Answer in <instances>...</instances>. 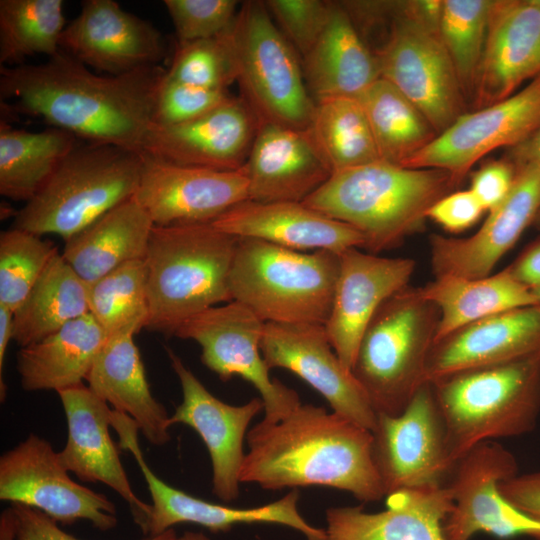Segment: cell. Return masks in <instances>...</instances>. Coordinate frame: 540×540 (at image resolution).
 Segmentation results:
<instances>
[{"label": "cell", "mask_w": 540, "mask_h": 540, "mask_svg": "<svg viewBox=\"0 0 540 540\" xmlns=\"http://www.w3.org/2000/svg\"><path fill=\"white\" fill-rule=\"evenodd\" d=\"M235 0H164L179 43L218 36L234 23Z\"/></svg>", "instance_id": "ee69618b"}, {"label": "cell", "mask_w": 540, "mask_h": 540, "mask_svg": "<svg viewBox=\"0 0 540 540\" xmlns=\"http://www.w3.org/2000/svg\"><path fill=\"white\" fill-rule=\"evenodd\" d=\"M534 356H540V304L488 316L436 340L426 381Z\"/></svg>", "instance_id": "484cf974"}, {"label": "cell", "mask_w": 540, "mask_h": 540, "mask_svg": "<svg viewBox=\"0 0 540 540\" xmlns=\"http://www.w3.org/2000/svg\"><path fill=\"white\" fill-rule=\"evenodd\" d=\"M440 312L420 287L406 286L378 308L357 349L352 374L376 414H400L426 381Z\"/></svg>", "instance_id": "52a82bcc"}, {"label": "cell", "mask_w": 540, "mask_h": 540, "mask_svg": "<svg viewBox=\"0 0 540 540\" xmlns=\"http://www.w3.org/2000/svg\"><path fill=\"white\" fill-rule=\"evenodd\" d=\"M410 258H389L349 248L340 269L331 312L324 327L343 365L352 370L360 339L385 300L408 286L415 270Z\"/></svg>", "instance_id": "603a6c76"}, {"label": "cell", "mask_w": 540, "mask_h": 540, "mask_svg": "<svg viewBox=\"0 0 540 540\" xmlns=\"http://www.w3.org/2000/svg\"><path fill=\"white\" fill-rule=\"evenodd\" d=\"M60 48L108 75L159 65L166 54L157 28L113 0L82 1L79 14L64 29Z\"/></svg>", "instance_id": "44dd1931"}, {"label": "cell", "mask_w": 540, "mask_h": 540, "mask_svg": "<svg viewBox=\"0 0 540 540\" xmlns=\"http://www.w3.org/2000/svg\"><path fill=\"white\" fill-rule=\"evenodd\" d=\"M108 338L88 313L39 342L21 347L17 371L22 388L58 392L83 383Z\"/></svg>", "instance_id": "d6a6232c"}, {"label": "cell", "mask_w": 540, "mask_h": 540, "mask_svg": "<svg viewBox=\"0 0 540 540\" xmlns=\"http://www.w3.org/2000/svg\"><path fill=\"white\" fill-rule=\"evenodd\" d=\"M385 43L374 52L380 78L396 87L437 134L461 116L465 97L439 36L399 8Z\"/></svg>", "instance_id": "7c38bea8"}, {"label": "cell", "mask_w": 540, "mask_h": 540, "mask_svg": "<svg viewBox=\"0 0 540 540\" xmlns=\"http://www.w3.org/2000/svg\"><path fill=\"white\" fill-rule=\"evenodd\" d=\"M241 483L267 490L324 486L369 503L385 497L372 457V433L338 413L300 404L246 436Z\"/></svg>", "instance_id": "7a4b0ae2"}, {"label": "cell", "mask_w": 540, "mask_h": 540, "mask_svg": "<svg viewBox=\"0 0 540 540\" xmlns=\"http://www.w3.org/2000/svg\"><path fill=\"white\" fill-rule=\"evenodd\" d=\"M540 128V76L508 98L463 113L403 167L448 172L459 183L483 156L513 148Z\"/></svg>", "instance_id": "9a60e30c"}, {"label": "cell", "mask_w": 540, "mask_h": 540, "mask_svg": "<svg viewBox=\"0 0 540 540\" xmlns=\"http://www.w3.org/2000/svg\"><path fill=\"white\" fill-rule=\"evenodd\" d=\"M79 139L50 127L38 132L0 125V193L28 202L48 182Z\"/></svg>", "instance_id": "e575fe53"}, {"label": "cell", "mask_w": 540, "mask_h": 540, "mask_svg": "<svg viewBox=\"0 0 540 540\" xmlns=\"http://www.w3.org/2000/svg\"><path fill=\"white\" fill-rule=\"evenodd\" d=\"M259 126L245 101L231 97L192 121L154 124L143 155L175 165L235 171L246 164Z\"/></svg>", "instance_id": "7402d4cb"}, {"label": "cell", "mask_w": 540, "mask_h": 540, "mask_svg": "<svg viewBox=\"0 0 540 540\" xmlns=\"http://www.w3.org/2000/svg\"><path fill=\"white\" fill-rule=\"evenodd\" d=\"M518 474L515 456L497 441H485L458 460L449 486L453 509L444 523L448 540H470L484 532L498 538L540 540V520L510 504L499 483Z\"/></svg>", "instance_id": "5bb4252c"}, {"label": "cell", "mask_w": 540, "mask_h": 540, "mask_svg": "<svg viewBox=\"0 0 540 540\" xmlns=\"http://www.w3.org/2000/svg\"><path fill=\"white\" fill-rule=\"evenodd\" d=\"M263 322L248 307L230 301L184 322L174 336L201 347V361L223 381L239 376L252 384L264 404V423H275L301 404L295 390L270 377L260 349Z\"/></svg>", "instance_id": "8fae6325"}, {"label": "cell", "mask_w": 540, "mask_h": 540, "mask_svg": "<svg viewBox=\"0 0 540 540\" xmlns=\"http://www.w3.org/2000/svg\"><path fill=\"white\" fill-rule=\"evenodd\" d=\"M453 459L485 441L531 432L540 416V356L454 373L434 382Z\"/></svg>", "instance_id": "5b68a950"}, {"label": "cell", "mask_w": 540, "mask_h": 540, "mask_svg": "<svg viewBox=\"0 0 540 540\" xmlns=\"http://www.w3.org/2000/svg\"><path fill=\"white\" fill-rule=\"evenodd\" d=\"M56 246L42 236L11 227L0 234V305L14 311L28 296Z\"/></svg>", "instance_id": "b9f144b4"}, {"label": "cell", "mask_w": 540, "mask_h": 540, "mask_svg": "<svg viewBox=\"0 0 540 540\" xmlns=\"http://www.w3.org/2000/svg\"><path fill=\"white\" fill-rule=\"evenodd\" d=\"M458 182L439 169L375 161L331 174L303 203L360 232L376 254L422 227L427 211Z\"/></svg>", "instance_id": "3957f363"}, {"label": "cell", "mask_w": 540, "mask_h": 540, "mask_svg": "<svg viewBox=\"0 0 540 540\" xmlns=\"http://www.w3.org/2000/svg\"><path fill=\"white\" fill-rule=\"evenodd\" d=\"M238 239L211 223L154 225L145 265V328L175 335L193 316L232 301L229 274Z\"/></svg>", "instance_id": "277c9868"}, {"label": "cell", "mask_w": 540, "mask_h": 540, "mask_svg": "<svg viewBox=\"0 0 540 540\" xmlns=\"http://www.w3.org/2000/svg\"><path fill=\"white\" fill-rule=\"evenodd\" d=\"M153 227L131 197L66 239L61 254L90 285L124 263L145 259Z\"/></svg>", "instance_id": "1f68e13d"}, {"label": "cell", "mask_w": 540, "mask_h": 540, "mask_svg": "<svg viewBox=\"0 0 540 540\" xmlns=\"http://www.w3.org/2000/svg\"><path fill=\"white\" fill-rule=\"evenodd\" d=\"M371 433L372 457L385 497L450 481L457 462L430 382L417 390L400 414H377Z\"/></svg>", "instance_id": "30bf717a"}, {"label": "cell", "mask_w": 540, "mask_h": 540, "mask_svg": "<svg viewBox=\"0 0 540 540\" xmlns=\"http://www.w3.org/2000/svg\"><path fill=\"white\" fill-rule=\"evenodd\" d=\"M515 179L506 199L470 237L430 236L431 267L435 278H482L533 224L540 210V168L513 165Z\"/></svg>", "instance_id": "d6986e66"}, {"label": "cell", "mask_w": 540, "mask_h": 540, "mask_svg": "<svg viewBox=\"0 0 540 540\" xmlns=\"http://www.w3.org/2000/svg\"><path fill=\"white\" fill-rule=\"evenodd\" d=\"M420 289L440 312L435 341L488 316L538 304L507 268L482 278L439 277Z\"/></svg>", "instance_id": "836d02e7"}, {"label": "cell", "mask_w": 540, "mask_h": 540, "mask_svg": "<svg viewBox=\"0 0 540 540\" xmlns=\"http://www.w3.org/2000/svg\"><path fill=\"white\" fill-rule=\"evenodd\" d=\"M511 275L530 290L540 286V238L531 243L507 267Z\"/></svg>", "instance_id": "816d5d0a"}, {"label": "cell", "mask_w": 540, "mask_h": 540, "mask_svg": "<svg viewBox=\"0 0 540 540\" xmlns=\"http://www.w3.org/2000/svg\"><path fill=\"white\" fill-rule=\"evenodd\" d=\"M484 212L473 193L465 190L447 194L426 215L444 229L458 233L474 225Z\"/></svg>", "instance_id": "681fc988"}, {"label": "cell", "mask_w": 540, "mask_h": 540, "mask_svg": "<svg viewBox=\"0 0 540 540\" xmlns=\"http://www.w3.org/2000/svg\"><path fill=\"white\" fill-rule=\"evenodd\" d=\"M14 337V313L9 308L0 305V393L1 400L5 399L6 386L3 381V367L8 344Z\"/></svg>", "instance_id": "db71d44e"}, {"label": "cell", "mask_w": 540, "mask_h": 540, "mask_svg": "<svg viewBox=\"0 0 540 540\" xmlns=\"http://www.w3.org/2000/svg\"><path fill=\"white\" fill-rule=\"evenodd\" d=\"M515 179V168L505 159L488 162L477 170L470 191L485 211H492L508 196Z\"/></svg>", "instance_id": "c3c4849f"}, {"label": "cell", "mask_w": 540, "mask_h": 540, "mask_svg": "<svg viewBox=\"0 0 540 540\" xmlns=\"http://www.w3.org/2000/svg\"><path fill=\"white\" fill-rule=\"evenodd\" d=\"M86 381L96 396L130 416L150 443L161 446L170 440V416L151 393L133 333L108 338Z\"/></svg>", "instance_id": "f546056e"}, {"label": "cell", "mask_w": 540, "mask_h": 540, "mask_svg": "<svg viewBox=\"0 0 540 540\" xmlns=\"http://www.w3.org/2000/svg\"><path fill=\"white\" fill-rule=\"evenodd\" d=\"M211 224L237 239H258L297 251L341 254L349 248L364 247V238L355 228L303 202L245 200Z\"/></svg>", "instance_id": "83f0119b"}, {"label": "cell", "mask_w": 540, "mask_h": 540, "mask_svg": "<svg viewBox=\"0 0 540 540\" xmlns=\"http://www.w3.org/2000/svg\"><path fill=\"white\" fill-rule=\"evenodd\" d=\"M241 98L260 124L307 130L315 110L300 56L264 1L241 4L230 29Z\"/></svg>", "instance_id": "9c48e42d"}, {"label": "cell", "mask_w": 540, "mask_h": 540, "mask_svg": "<svg viewBox=\"0 0 540 540\" xmlns=\"http://www.w3.org/2000/svg\"><path fill=\"white\" fill-rule=\"evenodd\" d=\"M267 366L299 376L333 412L372 431L377 414L364 390L333 350L324 325L265 323L260 344Z\"/></svg>", "instance_id": "e0dca14e"}, {"label": "cell", "mask_w": 540, "mask_h": 540, "mask_svg": "<svg viewBox=\"0 0 540 540\" xmlns=\"http://www.w3.org/2000/svg\"><path fill=\"white\" fill-rule=\"evenodd\" d=\"M68 428L67 441L58 452L68 472L84 482H101L129 505L133 520L143 531L151 505L132 489L109 427L113 409L84 383L59 390Z\"/></svg>", "instance_id": "cb8c5ba5"}, {"label": "cell", "mask_w": 540, "mask_h": 540, "mask_svg": "<svg viewBox=\"0 0 540 540\" xmlns=\"http://www.w3.org/2000/svg\"><path fill=\"white\" fill-rule=\"evenodd\" d=\"M453 509L449 484L405 489L386 496V509L362 506L326 510L325 540H448L444 523Z\"/></svg>", "instance_id": "f1b7e54d"}, {"label": "cell", "mask_w": 540, "mask_h": 540, "mask_svg": "<svg viewBox=\"0 0 540 540\" xmlns=\"http://www.w3.org/2000/svg\"><path fill=\"white\" fill-rule=\"evenodd\" d=\"M133 197L157 226L212 223L248 200V179L244 166L220 171L170 164L143 155Z\"/></svg>", "instance_id": "ac0fdd59"}, {"label": "cell", "mask_w": 540, "mask_h": 540, "mask_svg": "<svg viewBox=\"0 0 540 540\" xmlns=\"http://www.w3.org/2000/svg\"><path fill=\"white\" fill-rule=\"evenodd\" d=\"M66 26L62 0H1L0 64L13 67L33 55H56Z\"/></svg>", "instance_id": "f35d334b"}, {"label": "cell", "mask_w": 540, "mask_h": 540, "mask_svg": "<svg viewBox=\"0 0 540 540\" xmlns=\"http://www.w3.org/2000/svg\"><path fill=\"white\" fill-rule=\"evenodd\" d=\"M359 100L381 160L403 166L437 133L422 112L388 81L379 78Z\"/></svg>", "instance_id": "8d00e7d4"}, {"label": "cell", "mask_w": 540, "mask_h": 540, "mask_svg": "<svg viewBox=\"0 0 540 540\" xmlns=\"http://www.w3.org/2000/svg\"><path fill=\"white\" fill-rule=\"evenodd\" d=\"M0 540H14V520L10 507L0 515Z\"/></svg>", "instance_id": "11a10c76"}, {"label": "cell", "mask_w": 540, "mask_h": 540, "mask_svg": "<svg viewBox=\"0 0 540 540\" xmlns=\"http://www.w3.org/2000/svg\"><path fill=\"white\" fill-rule=\"evenodd\" d=\"M138 426L124 424L117 432L119 445L134 456L147 484L152 504L143 533L159 535L178 523H193L211 532H224L239 524L267 523L289 527L305 540H325L324 529L306 521L298 509L299 493L291 490L277 501L253 508L212 503L179 490L160 479L147 465L138 442Z\"/></svg>", "instance_id": "2e32d148"}, {"label": "cell", "mask_w": 540, "mask_h": 540, "mask_svg": "<svg viewBox=\"0 0 540 540\" xmlns=\"http://www.w3.org/2000/svg\"><path fill=\"white\" fill-rule=\"evenodd\" d=\"M531 291L535 295V297H536V299L538 301V304H540V286L535 288V289H532Z\"/></svg>", "instance_id": "6f0895ef"}, {"label": "cell", "mask_w": 540, "mask_h": 540, "mask_svg": "<svg viewBox=\"0 0 540 540\" xmlns=\"http://www.w3.org/2000/svg\"><path fill=\"white\" fill-rule=\"evenodd\" d=\"M88 313V285L58 253L14 311L13 340L29 346Z\"/></svg>", "instance_id": "d590c367"}, {"label": "cell", "mask_w": 540, "mask_h": 540, "mask_svg": "<svg viewBox=\"0 0 540 540\" xmlns=\"http://www.w3.org/2000/svg\"><path fill=\"white\" fill-rule=\"evenodd\" d=\"M0 499L40 510L58 524L87 520L108 531L118 523L114 503L72 480L59 453L32 433L0 457Z\"/></svg>", "instance_id": "4fadbf2b"}, {"label": "cell", "mask_w": 540, "mask_h": 540, "mask_svg": "<svg viewBox=\"0 0 540 540\" xmlns=\"http://www.w3.org/2000/svg\"><path fill=\"white\" fill-rule=\"evenodd\" d=\"M498 488L510 504L540 520V471L516 474L500 482Z\"/></svg>", "instance_id": "f907efd6"}, {"label": "cell", "mask_w": 540, "mask_h": 540, "mask_svg": "<svg viewBox=\"0 0 540 540\" xmlns=\"http://www.w3.org/2000/svg\"><path fill=\"white\" fill-rule=\"evenodd\" d=\"M301 64L315 101L328 97L359 98L380 78L374 52L336 2H332L327 23Z\"/></svg>", "instance_id": "4dcf8cb0"}, {"label": "cell", "mask_w": 540, "mask_h": 540, "mask_svg": "<svg viewBox=\"0 0 540 540\" xmlns=\"http://www.w3.org/2000/svg\"><path fill=\"white\" fill-rule=\"evenodd\" d=\"M340 269V254L284 248L239 238L230 274L231 299L265 323L327 322Z\"/></svg>", "instance_id": "8992f818"}, {"label": "cell", "mask_w": 540, "mask_h": 540, "mask_svg": "<svg viewBox=\"0 0 540 540\" xmlns=\"http://www.w3.org/2000/svg\"><path fill=\"white\" fill-rule=\"evenodd\" d=\"M244 168L257 202H304L332 174L308 130L274 124H260Z\"/></svg>", "instance_id": "4316f807"}, {"label": "cell", "mask_w": 540, "mask_h": 540, "mask_svg": "<svg viewBox=\"0 0 540 540\" xmlns=\"http://www.w3.org/2000/svg\"><path fill=\"white\" fill-rule=\"evenodd\" d=\"M89 313L108 337L145 328L148 319L147 271L144 259L120 265L88 285Z\"/></svg>", "instance_id": "ab89813d"}, {"label": "cell", "mask_w": 540, "mask_h": 540, "mask_svg": "<svg viewBox=\"0 0 540 540\" xmlns=\"http://www.w3.org/2000/svg\"><path fill=\"white\" fill-rule=\"evenodd\" d=\"M14 520V540H80L62 530L58 523L35 508L11 504ZM176 535L173 528L145 540H171Z\"/></svg>", "instance_id": "7dc6e473"}, {"label": "cell", "mask_w": 540, "mask_h": 540, "mask_svg": "<svg viewBox=\"0 0 540 540\" xmlns=\"http://www.w3.org/2000/svg\"><path fill=\"white\" fill-rule=\"evenodd\" d=\"M167 354L183 396L181 404L170 416V426L184 424L198 433L209 452L213 493L224 502L234 501L240 493L247 429L252 419L264 410V404L260 397L239 406L221 401L173 350L167 348Z\"/></svg>", "instance_id": "ffe728a7"}, {"label": "cell", "mask_w": 540, "mask_h": 540, "mask_svg": "<svg viewBox=\"0 0 540 540\" xmlns=\"http://www.w3.org/2000/svg\"><path fill=\"white\" fill-rule=\"evenodd\" d=\"M540 76V0L492 2L473 92L475 110L504 100Z\"/></svg>", "instance_id": "d4e9b609"}, {"label": "cell", "mask_w": 540, "mask_h": 540, "mask_svg": "<svg viewBox=\"0 0 540 540\" xmlns=\"http://www.w3.org/2000/svg\"><path fill=\"white\" fill-rule=\"evenodd\" d=\"M307 130L332 173L381 160L359 98L316 100Z\"/></svg>", "instance_id": "74e56055"}, {"label": "cell", "mask_w": 540, "mask_h": 540, "mask_svg": "<svg viewBox=\"0 0 540 540\" xmlns=\"http://www.w3.org/2000/svg\"><path fill=\"white\" fill-rule=\"evenodd\" d=\"M232 96L228 90H214L173 81L166 76L158 91L154 124L173 126L197 119Z\"/></svg>", "instance_id": "bcb514c9"}, {"label": "cell", "mask_w": 540, "mask_h": 540, "mask_svg": "<svg viewBox=\"0 0 540 540\" xmlns=\"http://www.w3.org/2000/svg\"><path fill=\"white\" fill-rule=\"evenodd\" d=\"M142 167L139 153L79 141L44 187L16 212L12 227L66 240L133 197Z\"/></svg>", "instance_id": "ba28073f"}, {"label": "cell", "mask_w": 540, "mask_h": 540, "mask_svg": "<svg viewBox=\"0 0 540 540\" xmlns=\"http://www.w3.org/2000/svg\"><path fill=\"white\" fill-rule=\"evenodd\" d=\"M231 27L212 38L178 42L167 69V77L196 87L227 90L228 86L236 82Z\"/></svg>", "instance_id": "7bdbcfd3"}, {"label": "cell", "mask_w": 540, "mask_h": 540, "mask_svg": "<svg viewBox=\"0 0 540 540\" xmlns=\"http://www.w3.org/2000/svg\"><path fill=\"white\" fill-rule=\"evenodd\" d=\"M166 73L153 65L100 76L60 50L42 64L1 66V105L11 113L40 118L84 142L143 155Z\"/></svg>", "instance_id": "6da1fadb"}, {"label": "cell", "mask_w": 540, "mask_h": 540, "mask_svg": "<svg viewBox=\"0 0 540 540\" xmlns=\"http://www.w3.org/2000/svg\"><path fill=\"white\" fill-rule=\"evenodd\" d=\"M264 4L301 58L319 38L332 8V1L322 0H267Z\"/></svg>", "instance_id": "f6af8a7d"}, {"label": "cell", "mask_w": 540, "mask_h": 540, "mask_svg": "<svg viewBox=\"0 0 540 540\" xmlns=\"http://www.w3.org/2000/svg\"><path fill=\"white\" fill-rule=\"evenodd\" d=\"M506 159L513 165L533 164L540 168V128L525 141L511 148ZM533 224L540 228V210Z\"/></svg>", "instance_id": "f5cc1de1"}, {"label": "cell", "mask_w": 540, "mask_h": 540, "mask_svg": "<svg viewBox=\"0 0 540 540\" xmlns=\"http://www.w3.org/2000/svg\"><path fill=\"white\" fill-rule=\"evenodd\" d=\"M491 0H443L439 36L465 99L472 98L489 23Z\"/></svg>", "instance_id": "60d3db41"}, {"label": "cell", "mask_w": 540, "mask_h": 540, "mask_svg": "<svg viewBox=\"0 0 540 540\" xmlns=\"http://www.w3.org/2000/svg\"><path fill=\"white\" fill-rule=\"evenodd\" d=\"M171 540H210L201 532H184L182 535L178 536L177 534Z\"/></svg>", "instance_id": "9f6ffc18"}]
</instances>
